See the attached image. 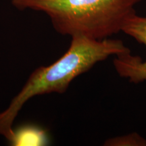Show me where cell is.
Returning a JSON list of instances; mask_svg holds the SVG:
<instances>
[{
	"mask_svg": "<svg viewBox=\"0 0 146 146\" xmlns=\"http://www.w3.org/2000/svg\"><path fill=\"white\" fill-rule=\"evenodd\" d=\"M121 31L146 47V17L132 14L126 20ZM113 64L119 76L131 83L146 81V61H142L139 56H133L131 52L120 54L116 56Z\"/></svg>",
	"mask_w": 146,
	"mask_h": 146,
	"instance_id": "3957f363",
	"label": "cell"
},
{
	"mask_svg": "<svg viewBox=\"0 0 146 146\" xmlns=\"http://www.w3.org/2000/svg\"><path fill=\"white\" fill-rule=\"evenodd\" d=\"M9 143L14 146L46 145L49 142L47 133L44 129L33 125H26L13 129Z\"/></svg>",
	"mask_w": 146,
	"mask_h": 146,
	"instance_id": "277c9868",
	"label": "cell"
},
{
	"mask_svg": "<svg viewBox=\"0 0 146 146\" xmlns=\"http://www.w3.org/2000/svg\"><path fill=\"white\" fill-rule=\"evenodd\" d=\"M141 0H11L20 10L41 12L62 35L108 39L122 31Z\"/></svg>",
	"mask_w": 146,
	"mask_h": 146,
	"instance_id": "7a4b0ae2",
	"label": "cell"
},
{
	"mask_svg": "<svg viewBox=\"0 0 146 146\" xmlns=\"http://www.w3.org/2000/svg\"><path fill=\"white\" fill-rule=\"evenodd\" d=\"M68 50L47 66L36 68L4 110L0 112V135L8 141L13 134V123L23 106L34 97L52 93L64 94L74 78L111 56L130 52L119 39L96 40L72 36Z\"/></svg>",
	"mask_w": 146,
	"mask_h": 146,
	"instance_id": "6da1fadb",
	"label": "cell"
},
{
	"mask_svg": "<svg viewBox=\"0 0 146 146\" xmlns=\"http://www.w3.org/2000/svg\"><path fill=\"white\" fill-rule=\"evenodd\" d=\"M106 146H146V139L137 133L108 139Z\"/></svg>",
	"mask_w": 146,
	"mask_h": 146,
	"instance_id": "5b68a950",
	"label": "cell"
}]
</instances>
